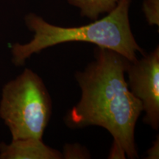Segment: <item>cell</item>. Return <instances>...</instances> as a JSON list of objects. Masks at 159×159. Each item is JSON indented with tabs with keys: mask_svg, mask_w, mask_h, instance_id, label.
<instances>
[{
	"mask_svg": "<svg viewBox=\"0 0 159 159\" xmlns=\"http://www.w3.org/2000/svg\"><path fill=\"white\" fill-rule=\"evenodd\" d=\"M129 89L140 101L145 113L143 121L159 128V47L140 59L130 62L126 70Z\"/></svg>",
	"mask_w": 159,
	"mask_h": 159,
	"instance_id": "4",
	"label": "cell"
},
{
	"mask_svg": "<svg viewBox=\"0 0 159 159\" xmlns=\"http://www.w3.org/2000/svg\"><path fill=\"white\" fill-rule=\"evenodd\" d=\"M148 159H158L159 158V139L158 136L152 143V145L147 151Z\"/></svg>",
	"mask_w": 159,
	"mask_h": 159,
	"instance_id": "9",
	"label": "cell"
},
{
	"mask_svg": "<svg viewBox=\"0 0 159 159\" xmlns=\"http://www.w3.org/2000/svg\"><path fill=\"white\" fill-rule=\"evenodd\" d=\"M63 158H90V154L85 147L80 144H66L62 152Z\"/></svg>",
	"mask_w": 159,
	"mask_h": 159,
	"instance_id": "8",
	"label": "cell"
},
{
	"mask_svg": "<svg viewBox=\"0 0 159 159\" xmlns=\"http://www.w3.org/2000/svg\"><path fill=\"white\" fill-rule=\"evenodd\" d=\"M132 0H119L116 7L102 19L79 27H61L47 22L34 13L25 17L26 27L33 33L29 42L11 46L12 63L16 66L25 64L33 55L67 42H85L116 52L130 62L137 55L145 52L137 43L131 30L129 11Z\"/></svg>",
	"mask_w": 159,
	"mask_h": 159,
	"instance_id": "2",
	"label": "cell"
},
{
	"mask_svg": "<svg viewBox=\"0 0 159 159\" xmlns=\"http://www.w3.org/2000/svg\"><path fill=\"white\" fill-rule=\"evenodd\" d=\"M52 102L42 78L25 69L4 85L0 100V118L9 129L12 140L43 139L50 121Z\"/></svg>",
	"mask_w": 159,
	"mask_h": 159,
	"instance_id": "3",
	"label": "cell"
},
{
	"mask_svg": "<svg viewBox=\"0 0 159 159\" xmlns=\"http://www.w3.org/2000/svg\"><path fill=\"white\" fill-rule=\"evenodd\" d=\"M119 0H67L69 5L80 10V15L91 21L98 19L100 15L112 11Z\"/></svg>",
	"mask_w": 159,
	"mask_h": 159,
	"instance_id": "6",
	"label": "cell"
},
{
	"mask_svg": "<svg viewBox=\"0 0 159 159\" xmlns=\"http://www.w3.org/2000/svg\"><path fill=\"white\" fill-rule=\"evenodd\" d=\"M62 158V152L45 144L43 139L29 138L0 143V159Z\"/></svg>",
	"mask_w": 159,
	"mask_h": 159,
	"instance_id": "5",
	"label": "cell"
},
{
	"mask_svg": "<svg viewBox=\"0 0 159 159\" xmlns=\"http://www.w3.org/2000/svg\"><path fill=\"white\" fill-rule=\"evenodd\" d=\"M130 62L116 52L97 47L94 61L75 74L81 97L64 118L69 128L97 126L108 131L113 137L109 158L139 157L135 128L143 111L125 79Z\"/></svg>",
	"mask_w": 159,
	"mask_h": 159,
	"instance_id": "1",
	"label": "cell"
},
{
	"mask_svg": "<svg viewBox=\"0 0 159 159\" xmlns=\"http://www.w3.org/2000/svg\"><path fill=\"white\" fill-rule=\"evenodd\" d=\"M142 11L150 26H159V0H143Z\"/></svg>",
	"mask_w": 159,
	"mask_h": 159,
	"instance_id": "7",
	"label": "cell"
}]
</instances>
